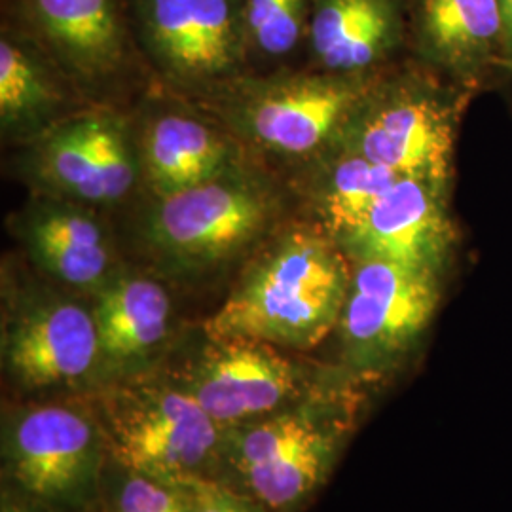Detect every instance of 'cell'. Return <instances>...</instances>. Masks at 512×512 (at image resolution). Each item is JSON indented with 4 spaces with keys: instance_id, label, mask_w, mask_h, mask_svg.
I'll use <instances>...</instances> for the list:
<instances>
[{
    "instance_id": "6da1fadb",
    "label": "cell",
    "mask_w": 512,
    "mask_h": 512,
    "mask_svg": "<svg viewBox=\"0 0 512 512\" xmlns=\"http://www.w3.org/2000/svg\"><path fill=\"white\" fill-rule=\"evenodd\" d=\"M351 272L348 255L327 232L293 228L256 256L205 334L313 348L338 329Z\"/></svg>"
},
{
    "instance_id": "7a4b0ae2",
    "label": "cell",
    "mask_w": 512,
    "mask_h": 512,
    "mask_svg": "<svg viewBox=\"0 0 512 512\" xmlns=\"http://www.w3.org/2000/svg\"><path fill=\"white\" fill-rule=\"evenodd\" d=\"M279 211L274 188L236 165L207 183L156 198L143 239L165 266L202 272L251 249L272 230Z\"/></svg>"
},
{
    "instance_id": "3957f363",
    "label": "cell",
    "mask_w": 512,
    "mask_h": 512,
    "mask_svg": "<svg viewBox=\"0 0 512 512\" xmlns=\"http://www.w3.org/2000/svg\"><path fill=\"white\" fill-rule=\"evenodd\" d=\"M348 421L338 404H293L226 429L220 458L264 509L293 511L327 480Z\"/></svg>"
},
{
    "instance_id": "277c9868",
    "label": "cell",
    "mask_w": 512,
    "mask_h": 512,
    "mask_svg": "<svg viewBox=\"0 0 512 512\" xmlns=\"http://www.w3.org/2000/svg\"><path fill=\"white\" fill-rule=\"evenodd\" d=\"M107 452L128 473L181 486L220 461L226 429L181 385L120 389L105 406Z\"/></svg>"
},
{
    "instance_id": "5b68a950",
    "label": "cell",
    "mask_w": 512,
    "mask_h": 512,
    "mask_svg": "<svg viewBox=\"0 0 512 512\" xmlns=\"http://www.w3.org/2000/svg\"><path fill=\"white\" fill-rule=\"evenodd\" d=\"M338 329L349 366L365 376L401 361L439 306L437 272L385 260L353 262Z\"/></svg>"
},
{
    "instance_id": "8992f818",
    "label": "cell",
    "mask_w": 512,
    "mask_h": 512,
    "mask_svg": "<svg viewBox=\"0 0 512 512\" xmlns=\"http://www.w3.org/2000/svg\"><path fill=\"white\" fill-rule=\"evenodd\" d=\"M107 442L92 418L69 406H38L6 423L4 471L46 505H84L99 482Z\"/></svg>"
},
{
    "instance_id": "52a82bcc",
    "label": "cell",
    "mask_w": 512,
    "mask_h": 512,
    "mask_svg": "<svg viewBox=\"0 0 512 512\" xmlns=\"http://www.w3.org/2000/svg\"><path fill=\"white\" fill-rule=\"evenodd\" d=\"M454 112L418 86L366 93L338 133L357 152L401 177L446 186L454 154Z\"/></svg>"
},
{
    "instance_id": "ba28073f",
    "label": "cell",
    "mask_w": 512,
    "mask_h": 512,
    "mask_svg": "<svg viewBox=\"0 0 512 512\" xmlns=\"http://www.w3.org/2000/svg\"><path fill=\"white\" fill-rule=\"evenodd\" d=\"M209 338L177 385L230 429L293 406L306 387L300 366L251 338Z\"/></svg>"
},
{
    "instance_id": "9c48e42d",
    "label": "cell",
    "mask_w": 512,
    "mask_h": 512,
    "mask_svg": "<svg viewBox=\"0 0 512 512\" xmlns=\"http://www.w3.org/2000/svg\"><path fill=\"white\" fill-rule=\"evenodd\" d=\"M368 88L359 74H313L264 82L243 95L239 128L281 154H310L340 133Z\"/></svg>"
},
{
    "instance_id": "30bf717a",
    "label": "cell",
    "mask_w": 512,
    "mask_h": 512,
    "mask_svg": "<svg viewBox=\"0 0 512 512\" xmlns=\"http://www.w3.org/2000/svg\"><path fill=\"white\" fill-rule=\"evenodd\" d=\"M33 173L55 198L78 203L122 200L139 175L124 124L109 112L61 120L38 137Z\"/></svg>"
},
{
    "instance_id": "8fae6325",
    "label": "cell",
    "mask_w": 512,
    "mask_h": 512,
    "mask_svg": "<svg viewBox=\"0 0 512 512\" xmlns=\"http://www.w3.org/2000/svg\"><path fill=\"white\" fill-rule=\"evenodd\" d=\"M148 50L165 74L186 84L238 71L247 31L241 0H145Z\"/></svg>"
},
{
    "instance_id": "7c38bea8",
    "label": "cell",
    "mask_w": 512,
    "mask_h": 512,
    "mask_svg": "<svg viewBox=\"0 0 512 512\" xmlns=\"http://www.w3.org/2000/svg\"><path fill=\"white\" fill-rule=\"evenodd\" d=\"M2 357L23 387L40 389L84 380L103 363L92 311L59 296H38L8 321Z\"/></svg>"
},
{
    "instance_id": "4fadbf2b",
    "label": "cell",
    "mask_w": 512,
    "mask_h": 512,
    "mask_svg": "<svg viewBox=\"0 0 512 512\" xmlns=\"http://www.w3.org/2000/svg\"><path fill=\"white\" fill-rule=\"evenodd\" d=\"M442 184L401 177L336 243L353 260H385L437 272L452 243Z\"/></svg>"
},
{
    "instance_id": "5bb4252c",
    "label": "cell",
    "mask_w": 512,
    "mask_h": 512,
    "mask_svg": "<svg viewBox=\"0 0 512 512\" xmlns=\"http://www.w3.org/2000/svg\"><path fill=\"white\" fill-rule=\"evenodd\" d=\"M25 16L55 61L84 84H99L126 61L118 0H25Z\"/></svg>"
},
{
    "instance_id": "9a60e30c",
    "label": "cell",
    "mask_w": 512,
    "mask_h": 512,
    "mask_svg": "<svg viewBox=\"0 0 512 512\" xmlns=\"http://www.w3.org/2000/svg\"><path fill=\"white\" fill-rule=\"evenodd\" d=\"M19 234L40 270L65 285L99 291L114 277L109 236L84 203L38 200L21 215Z\"/></svg>"
},
{
    "instance_id": "2e32d148",
    "label": "cell",
    "mask_w": 512,
    "mask_h": 512,
    "mask_svg": "<svg viewBox=\"0 0 512 512\" xmlns=\"http://www.w3.org/2000/svg\"><path fill=\"white\" fill-rule=\"evenodd\" d=\"M93 319L103 363L120 368L143 363L169 332L171 300L145 275H118L97 291Z\"/></svg>"
},
{
    "instance_id": "e0dca14e",
    "label": "cell",
    "mask_w": 512,
    "mask_h": 512,
    "mask_svg": "<svg viewBox=\"0 0 512 512\" xmlns=\"http://www.w3.org/2000/svg\"><path fill=\"white\" fill-rule=\"evenodd\" d=\"M401 37L399 0H317L311 48L330 73L357 74L380 61Z\"/></svg>"
},
{
    "instance_id": "ac0fdd59",
    "label": "cell",
    "mask_w": 512,
    "mask_h": 512,
    "mask_svg": "<svg viewBox=\"0 0 512 512\" xmlns=\"http://www.w3.org/2000/svg\"><path fill=\"white\" fill-rule=\"evenodd\" d=\"M143 165L156 198L207 183L236 167V154L215 129L184 114L156 118L143 141Z\"/></svg>"
},
{
    "instance_id": "d6986e66",
    "label": "cell",
    "mask_w": 512,
    "mask_h": 512,
    "mask_svg": "<svg viewBox=\"0 0 512 512\" xmlns=\"http://www.w3.org/2000/svg\"><path fill=\"white\" fill-rule=\"evenodd\" d=\"M421 46L437 63L461 74L501 54L499 0H418Z\"/></svg>"
},
{
    "instance_id": "ffe728a7",
    "label": "cell",
    "mask_w": 512,
    "mask_h": 512,
    "mask_svg": "<svg viewBox=\"0 0 512 512\" xmlns=\"http://www.w3.org/2000/svg\"><path fill=\"white\" fill-rule=\"evenodd\" d=\"M63 103L50 73L14 38L0 42V124L10 137H40L61 120Z\"/></svg>"
},
{
    "instance_id": "44dd1931",
    "label": "cell",
    "mask_w": 512,
    "mask_h": 512,
    "mask_svg": "<svg viewBox=\"0 0 512 512\" xmlns=\"http://www.w3.org/2000/svg\"><path fill=\"white\" fill-rule=\"evenodd\" d=\"M399 179L384 165L344 150L317 184L315 211L323 232L334 241L344 238Z\"/></svg>"
},
{
    "instance_id": "7402d4cb",
    "label": "cell",
    "mask_w": 512,
    "mask_h": 512,
    "mask_svg": "<svg viewBox=\"0 0 512 512\" xmlns=\"http://www.w3.org/2000/svg\"><path fill=\"white\" fill-rule=\"evenodd\" d=\"M247 40L262 54H289L302 37L308 0H241Z\"/></svg>"
},
{
    "instance_id": "603a6c76",
    "label": "cell",
    "mask_w": 512,
    "mask_h": 512,
    "mask_svg": "<svg viewBox=\"0 0 512 512\" xmlns=\"http://www.w3.org/2000/svg\"><path fill=\"white\" fill-rule=\"evenodd\" d=\"M114 512H186L183 488L128 473L116 494Z\"/></svg>"
},
{
    "instance_id": "cb8c5ba5",
    "label": "cell",
    "mask_w": 512,
    "mask_h": 512,
    "mask_svg": "<svg viewBox=\"0 0 512 512\" xmlns=\"http://www.w3.org/2000/svg\"><path fill=\"white\" fill-rule=\"evenodd\" d=\"M186 512H264V507L255 499L236 494V490L211 480L209 476H198L181 484Z\"/></svg>"
},
{
    "instance_id": "d4e9b609",
    "label": "cell",
    "mask_w": 512,
    "mask_h": 512,
    "mask_svg": "<svg viewBox=\"0 0 512 512\" xmlns=\"http://www.w3.org/2000/svg\"><path fill=\"white\" fill-rule=\"evenodd\" d=\"M499 6H501V18H503V35H505L512 27V0H499Z\"/></svg>"
},
{
    "instance_id": "484cf974",
    "label": "cell",
    "mask_w": 512,
    "mask_h": 512,
    "mask_svg": "<svg viewBox=\"0 0 512 512\" xmlns=\"http://www.w3.org/2000/svg\"><path fill=\"white\" fill-rule=\"evenodd\" d=\"M0 512H38L37 509H31V507H23L18 503H12V501H6L2 503V511Z\"/></svg>"
},
{
    "instance_id": "4316f807",
    "label": "cell",
    "mask_w": 512,
    "mask_h": 512,
    "mask_svg": "<svg viewBox=\"0 0 512 512\" xmlns=\"http://www.w3.org/2000/svg\"><path fill=\"white\" fill-rule=\"evenodd\" d=\"M501 54L512 57V27L503 35V42H501Z\"/></svg>"
}]
</instances>
